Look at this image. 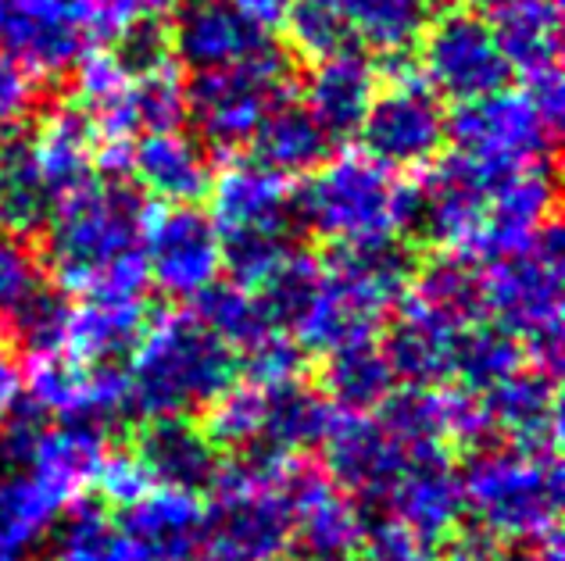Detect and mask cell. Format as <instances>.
Masks as SVG:
<instances>
[{
  "instance_id": "19",
  "label": "cell",
  "mask_w": 565,
  "mask_h": 561,
  "mask_svg": "<svg viewBox=\"0 0 565 561\" xmlns=\"http://www.w3.org/2000/svg\"><path fill=\"white\" fill-rule=\"evenodd\" d=\"M250 161L279 180H305L326 158H333V140L326 137L322 126L311 118V111L297 100L282 97L279 105L262 118L258 132L250 137Z\"/></svg>"
},
{
  "instance_id": "14",
  "label": "cell",
  "mask_w": 565,
  "mask_h": 561,
  "mask_svg": "<svg viewBox=\"0 0 565 561\" xmlns=\"http://www.w3.org/2000/svg\"><path fill=\"white\" fill-rule=\"evenodd\" d=\"M129 180L161 204H201L215 180L212 151L183 129L140 132L129 147Z\"/></svg>"
},
{
  "instance_id": "13",
  "label": "cell",
  "mask_w": 565,
  "mask_h": 561,
  "mask_svg": "<svg viewBox=\"0 0 565 561\" xmlns=\"http://www.w3.org/2000/svg\"><path fill=\"white\" fill-rule=\"evenodd\" d=\"M322 279L348 290L351 298L376 308L380 315H391L408 298L412 276L419 269V250L405 236H373V240L333 244L322 261Z\"/></svg>"
},
{
  "instance_id": "39",
  "label": "cell",
  "mask_w": 565,
  "mask_h": 561,
  "mask_svg": "<svg viewBox=\"0 0 565 561\" xmlns=\"http://www.w3.org/2000/svg\"><path fill=\"white\" fill-rule=\"evenodd\" d=\"M172 0H94L97 22L104 29V40H111L118 25H126L137 14H166Z\"/></svg>"
},
{
  "instance_id": "23",
  "label": "cell",
  "mask_w": 565,
  "mask_h": 561,
  "mask_svg": "<svg viewBox=\"0 0 565 561\" xmlns=\"http://www.w3.org/2000/svg\"><path fill=\"white\" fill-rule=\"evenodd\" d=\"M408 298L429 308L434 315L455 322V326L483 322V265L466 250H434L429 258H419Z\"/></svg>"
},
{
  "instance_id": "6",
  "label": "cell",
  "mask_w": 565,
  "mask_h": 561,
  "mask_svg": "<svg viewBox=\"0 0 565 561\" xmlns=\"http://www.w3.org/2000/svg\"><path fill=\"white\" fill-rule=\"evenodd\" d=\"M419 76L440 100L466 105L509 90L512 65L498 47L494 25L472 8H451L429 19L415 40Z\"/></svg>"
},
{
  "instance_id": "22",
  "label": "cell",
  "mask_w": 565,
  "mask_h": 561,
  "mask_svg": "<svg viewBox=\"0 0 565 561\" xmlns=\"http://www.w3.org/2000/svg\"><path fill=\"white\" fill-rule=\"evenodd\" d=\"M33 143H36L43 180H47L54 194V208L65 197L76 194V190L90 186L97 180V137L72 100L57 105L43 118Z\"/></svg>"
},
{
  "instance_id": "32",
  "label": "cell",
  "mask_w": 565,
  "mask_h": 561,
  "mask_svg": "<svg viewBox=\"0 0 565 561\" xmlns=\"http://www.w3.org/2000/svg\"><path fill=\"white\" fill-rule=\"evenodd\" d=\"M279 29L287 33L290 51L311 65L354 47V33L337 0H287Z\"/></svg>"
},
{
  "instance_id": "8",
  "label": "cell",
  "mask_w": 565,
  "mask_h": 561,
  "mask_svg": "<svg viewBox=\"0 0 565 561\" xmlns=\"http://www.w3.org/2000/svg\"><path fill=\"white\" fill-rule=\"evenodd\" d=\"M558 129L544 122L526 90H498L480 100L455 105L448 115V140L487 172H509L533 161H555Z\"/></svg>"
},
{
  "instance_id": "1",
  "label": "cell",
  "mask_w": 565,
  "mask_h": 561,
  "mask_svg": "<svg viewBox=\"0 0 565 561\" xmlns=\"http://www.w3.org/2000/svg\"><path fill=\"white\" fill-rule=\"evenodd\" d=\"M143 194L129 180H97L54 208L40 233V265L65 293H147Z\"/></svg>"
},
{
  "instance_id": "38",
  "label": "cell",
  "mask_w": 565,
  "mask_h": 561,
  "mask_svg": "<svg viewBox=\"0 0 565 561\" xmlns=\"http://www.w3.org/2000/svg\"><path fill=\"white\" fill-rule=\"evenodd\" d=\"M526 97L533 100V108L544 115V122L558 129L562 126V111H565V86H562V68H547L537 76L526 79Z\"/></svg>"
},
{
  "instance_id": "26",
  "label": "cell",
  "mask_w": 565,
  "mask_h": 561,
  "mask_svg": "<svg viewBox=\"0 0 565 561\" xmlns=\"http://www.w3.org/2000/svg\"><path fill=\"white\" fill-rule=\"evenodd\" d=\"M354 33L373 54L408 51L429 22L434 0H337Z\"/></svg>"
},
{
  "instance_id": "20",
  "label": "cell",
  "mask_w": 565,
  "mask_h": 561,
  "mask_svg": "<svg viewBox=\"0 0 565 561\" xmlns=\"http://www.w3.org/2000/svg\"><path fill=\"white\" fill-rule=\"evenodd\" d=\"M54 215V194L43 180L36 143L19 126L0 137V226L11 236H40Z\"/></svg>"
},
{
  "instance_id": "9",
  "label": "cell",
  "mask_w": 565,
  "mask_h": 561,
  "mask_svg": "<svg viewBox=\"0 0 565 561\" xmlns=\"http://www.w3.org/2000/svg\"><path fill=\"white\" fill-rule=\"evenodd\" d=\"M104 40L94 0H14L0 22V43L29 76H68Z\"/></svg>"
},
{
  "instance_id": "18",
  "label": "cell",
  "mask_w": 565,
  "mask_h": 561,
  "mask_svg": "<svg viewBox=\"0 0 565 561\" xmlns=\"http://www.w3.org/2000/svg\"><path fill=\"white\" fill-rule=\"evenodd\" d=\"M380 90L376 57L351 47L311 65L305 79V108L333 143H344L359 132L362 118Z\"/></svg>"
},
{
  "instance_id": "17",
  "label": "cell",
  "mask_w": 565,
  "mask_h": 561,
  "mask_svg": "<svg viewBox=\"0 0 565 561\" xmlns=\"http://www.w3.org/2000/svg\"><path fill=\"white\" fill-rule=\"evenodd\" d=\"M455 322L434 315L419 301L405 298L380 330V350L391 365L394 379H405L412 387H429L451 376L455 368Z\"/></svg>"
},
{
  "instance_id": "3",
  "label": "cell",
  "mask_w": 565,
  "mask_h": 561,
  "mask_svg": "<svg viewBox=\"0 0 565 561\" xmlns=\"http://www.w3.org/2000/svg\"><path fill=\"white\" fill-rule=\"evenodd\" d=\"M562 229L547 218L526 247L480 261L487 315L547 376L562 362Z\"/></svg>"
},
{
  "instance_id": "12",
  "label": "cell",
  "mask_w": 565,
  "mask_h": 561,
  "mask_svg": "<svg viewBox=\"0 0 565 561\" xmlns=\"http://www.w3.org/2000/svg\"><path fill=\"white\" fill-rule=\"evenodd\" d=\"M276 47V36L233 4V0H190L172 22V54L190 72L222 68Z\"/></svg>"
},
{
  "instance_id": "28",
  "label": "cell",
  "mask_w": 565,
  "mask_h": 561,
  "mask_svg": "<svg viewBox=\"0 0 565 561\" xmlns=\"http://www.w3.org/2000/svg\"><path fill=\"white\" fill-rule=\"evenodd\" d=\"M322 283V265L319 258H311L308 250L294 247L287 258H282L276 269L255 287V298L262 304L265 319H269L273 330L294 333L297 322L305 319Z\"/></svg>"
},
{
  "instance_id": "27",
  "label": "cell",
  "mask_w": 565,
  "mask_h": 561,
  "mask_svg": "<svg viewBox=\"0 0 565 561\" xmlns=\"http://www.w3.org/2000/svg\"><path fill=\"white\" fill-rule=\"evenodd\" d=\"M322 390L344 408H373L383 404L394 390V373L386 365L376 339L330 350L322 362Z\"/></svg>"
},
{
  "instance_id": "15",
  "label": "cell",
  "mask_w": 565,
  "mask_h": 561,
  "mask_svg": "<svg viewBox=\"0 0 565 561\" xmlns=\"http://www.w3.org/2000/svg\"><path fill=\"white\" fill-rule=\"evenodd\" d=\"M212 223L218 236L233 233H297L294 190L287 180L265 172L255 161H233L222 169L212 190Z\"/></svg>"
},
{
  "instance_id": "40",
  "label": "cell",
  "mask_w": 565,
  "mask_h": 561,
  "mask_svg": "<svg viewBox=\"0 0 565 561\" xmlns=\"http://www.w3.org/2000/svg\"><path fill=\"white\" fill-rule=\"evenodd\" d=\"M22 393V365L19 354L8 344H0V411H8Z\"/></svg>"
},
{
  "instance_id": "25",
  "label": "cell",
  "mask_w": 565,
  "mask_h": 561,
  "mask_svg": "<svg viewBox=\"0 0 565 561\" xmlns=\"http://www.w3.org/2000/svg\"><path fill=\"white\" fill-rule=\"evenodd\" d=\"M72 319V293H65L57 283L33 279L8 308H0V326H4L8 347L29 358H47V354L65 350Z\"/></svg>"
},
{
  "instance_id": "16",
  "label": "cell",
  "mask_w": 565,
  "mask_h": 561,
  "mask_svg": "<svg viewBox=\"0 0 565 561\" xmlns=\"http://www.w3.org/2000/svg\"><path fill=\"white\" fill-rule=\"evenodd\" d=\"M151 319L147 293H86L79 304H72L65 350L86 368L122 365L137 350Z\"/></svg>"
},
{
  "instance_id": "10",
  "label": "cell",
  "mask_w": 565,
  "mask_h": 561,
  "mask_svg": "<svg viewBox=\"0 0 565 561\" xmlns=\"http://www.w3.org/2000/svg\"><path fill=\"white\" fill-rule=\"evenodd\" d=\"M147 279L172 301H193L222 276V236L201 204H166L143 218Z\"/></svg>"
},
{
  "instance_id": "7",
  "label": "cell",
  "mask_w": 565,
  "mask_h": 561,
  "mask_svg": "<svg viewBox=\"0 0 565 561\" xmlns=\"http://www.w3.org/2000/svg\"><path fill=\"white\" fill-rule=\"evenodd\" d=\"M354 137L380 169L423 172L448 147V111L423 76H408L376 90Z\"/></svg>"
},
{
  "instance_id": "5",
  "label": "cell",
  "mask_w": 565,
  "mask_h": 561,
  "mask_svg": "<svg viewBox=\"0 0 565 561\" xmlns=\"http://www.w3.org/2000/svg\"><path fill=\"white\" fill-rule=\"evenodd\" d=\"M290 76L294 62L279 47L236 65L193 72V79L183 83L186 122L193 126V137L207 151H241L258 132L262 118L282 97H290Z\"/></svg>"
},
{
  "instance_id": "2",
  "label": "cell",
  "mask_w": 565,
  "mask_h": 561,
  "mask_svg": "<svg viewBox=\"0 0 565 561\" xmlns=\"http://www.w3.org/2000/svg\"><path fill=\"white\" fill-rule=\"evenodd\" d=\"M129 362L132 373L126 379L132 401L161 416L218 401L241 368L236 350L204 322L175 312L151 319Z\"/></svg>"
},
{
  "instance_id": "24",
  "label": "cell",
  "mask_w": 565,
  "mask_h": 561,
  "mask_svg": "<svg viewBox=\"0 0 565 561\" xmlns=\"http://www.w3.org/2000/svg\"><path fill=\"white\" fill-rule=\"evenodd\" d=\"M494 36L512 65V76H537V72L558 68L562 51V8L558 0H512L494 11Z\"/></svg>"
},
{
  "instance_id": "42",
  "label": "cell",
  "mask_w": 565,
  "mask_h": 561,
  "mask_svg": "<svg viewBox=\"0 0 565 561\" xmlns=\"http://www.w3.org/2000/svg\"><path fill=\"white\" fill-rule=\"evenodd\" d=\"M11 4H14V0H0V22H4V14H8Z\"/></svg>"
},
{
  "instance_id": "4",
  "label": "cell",
  "mask_w": 565,
  "mask_h": 561,
  "mask_svg": "<svg viewBox=\"0 0 565 561\" xmlns=\"http://www.w3.org/2000/svg\"><path fill=\"white\" fill-rule=\"evenodd\" d=\"M397 180L365 154L326 158L294 190L297 233L326 244H354L397 233Z\"/></svg>"
},
{
  "instance_id": "44",
  "label": "cell",
  "mask_w": 565,
  "mask_h": 561,
  "mask_svg": "<svg viewBox=\"0 0 565 561\" xmlns=\"http://www.w3.org/2000/svg\"><path fill=\"white\" fill-rule=\"evenodd\" d=\"M186 4H190V0H186Z\"/></svg>"
},
{
  "instance_id": "37",
  "label": "cell",
  "mask_w": 565,
  "mask_h": 561,
  "mask_svg": "<svg viewBox=\"0 0 565 561\" xmlns=\"http://www.w3.org/2000/svg\"><path fill=\"white\" fill-rule=\"evenodd\" d=\"M33 279H40L36 258L29 255L19 236H11L0 226V308H8Z\"/></svg>"
},
{
  "instance_id": "43",
  "label": "cell",
  "mask_w": 565,
  "mask_h": 561,
  "mask_svg": "<svg viewBox=\"0 0 565 561\" xmlns=\"http://www.w3.org/2000/svg\"><path fill=\"white\" fill-rule=\"evenodd\" d=\"M434 4H437V0H434Z\"/></svg>"
},
{
  "instance_id": "31",
  "label": "cell",
  "mask_w": 565,
  "mask_h": 561,
  "mask_svg": "<svg viewBox=\"0 0 565 561\" xmlns=\"http://www.w3.org/2000/svg\"><path fill=\"white\" fill-rule=\"evenodd\" d=\"M487 411L501 425L523 433V436H541L555 425V387L547 373H523L515 368L512 376L490 387Z\"/></svg>"
},
{
  "instance_id": "21",
  "label": "cell",
  "mask_w": 565,
  "mask_h": 561,
  "mask_svg": "<svg viewBox=\"0 0 565 561\" xmlns=\"http://www.w3.org/2000/svg\"><path fill=\"white\" fill-rule=\"evenodd\" d=\"M72 105L90 122L97 147L132 143L140 137L137 108H132V79L111 62V54H86L72 68Z\"/></svg>"
},
{
  "instance_id": "41",
  "label": "cell",
  "mask_w": 565,
  "mask_h": 561,
  "mask_svg": "<svg viewBox=\"0 0 565 561\" xmlns=\"http://www.w3.org/2000/svg\"><path fill=\"white\" fill-rule=\"evenodd\" d=\"M466 4H469L472 11H498V8H504V4H512V0H466Z\"/></svg>"
},
{
  "instance_id": "36",
  "label": "cell",
  "mask_w": 565,
  "mask_h": 561,
  "mask_svg": "<svg viewBox=\"0 0 565 561\" xmlns=\"http://www.w3.org/2000/svg\"><path fill=\"white\" fill-rule=\"evenodd\" d=\"M36 105V79L0 51V137L22 126V118Z\"/></svg>"
},
{
  "instance_id": "33",
  "label": "cell",
  "mask_w": 565,
  "mask_h": 561,
  "mask_svg": "<svg viewBox=\"0 0 565 561\" xmlns=\"http://www.w3.org/2000/svg\"><path fill=\"white\" fill-rule=\"evenodd\" d=\"M108 54L129 79H143L161 68H172V22L166 14H137V19H129L111 33Z\"/></svg>"
},
{
  "instance_id": "34",
  "label": "cell",
  "mask_w": 565,
  "mask_h": 561,
  "mask_svg": "<svg viewBox=\"0 0 565 561\" xmlns=\"http://www.w3.org/2000/svg\"><path fill=\"white\" fill-rule=\"evenodd\" d=\"M244 368L258 390L282 387V382H297L308 368V350L294 333L273 330L250 347H244Z\"/></svg>"
},
{
  "instance_id": "35",
  "label": "cell",
  "mask_w": 565,
  "mask_h": 561,
  "mask_svg": "<svg viewBox=\"0 0 565 561\" xmlns=\"http://www.w3.org/2000/svg\"><path fill=\"white\" fill-rule=\"evenodd\" d=\"M132 108H137L140 132H169L186 122L183 79L172 68H161L154 76L132 79Z\"/></svg>"
},
{
  "instance_id": "11",
  "label": "cell",
  "mask_w": 565,
  "mask_h": 561,
  "mask_svg": "<svg viewBox=\"0 0 565 561\" xmlns=\"http://www.w3.org/2000/svg\"><path fill=\"white\" fill-rule=\"evenodd\" d=\"M555 218V169L552 161H533L509 172H498L487 194L483 229L472 240L469 255L490 261L526 247L537 229Z\"/></svg>"
},
{
  "instance_id": "30",
  "label": "cell",
  "mask_w": 565,
  "mask_h": 561,
  "mask_svg": "<svg viewBox=\"0 0 565 561\" xmlns=\"http://www.w3.org/2000/svg\"><path fill=\"white\" fill-rule=\"evenodd\" d=\"M519 365H523V344L494 322H472L458 330L451 376L462 379L469 390H490Z\"/></svg>"
},
{
  "instance_id": "29",
  "label": "cell",
  "mask_w": 565,
  "mask_h": 561,
  "mask_svg": "<svg viewBox=\"0 0 565 561\" xmlns=\"http://www.w3.org/2000/svg\"><path fill=\"white\" fill-rule=\"evenodd\" d=\"M190 304H193V319L204 322V326L233 350H244L265 333H273L255 290L236 287L230 279H215V283L201 290Z\"/></svg>"
}]
</instances>
